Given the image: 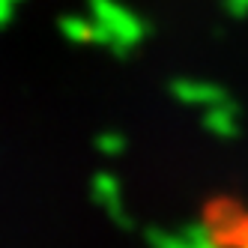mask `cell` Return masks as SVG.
<instances>
[{"label":"cell","instance_id":"6da1fadb","mask_svg":"<svg viewBox=\"0 0 248 248\" xmlns=\"http://www.w3.org/2000/svg\"><path fill=\"white\" fill-rule=\"evenodd\" d=\"M224 239H227V248H248V212H242V209L227 212Z\"/></svg>","mask_w":248,"mask_h":248}]
</instances>
